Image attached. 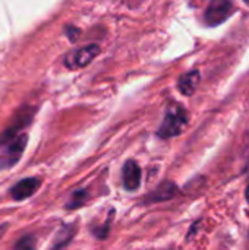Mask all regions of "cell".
I'll return each mask as SVG.
<instances>
[{"instance_id":"cell-1","label":"cell","mask_w":249,"mask_h":250,"mask_svg":"<svg viewBox=\"0 0 249 250\" xmlns=\"http://www.w3.org/2000/svg\"><path fill=\"white\" fill-rule=\"evenodd\" d=\"M186 125H188L186 110L183 107H181L179 104L170 105L163 119V123L158 127V136L163 139L175 138L183 132Z\"/></svg>"},{"instance_id":"cell-2","label":"cell","mask_w":249,"mask_h":250,"mask_svg":"<svg viewBox=\"0 0 249 250\" xmlns=\"http://www.w3.org/2000/svg\"><path fill=\"white\" fill-rule=\"evenodd\" d=\"M100 51L101 50H100V47L97 44H90V45L72 50V51H69L66 54L65 64H66V67H69L72 70L85 67L100 54Z\"/></svg>"},{"instance_id":"cell-3","label":"cell","mask_w":249,"mask_h":250,"mask_svg":"<svg viewBox=\"0 0 249 250\" xmlns=\"http://www.w3.org/2000/svg\"><path fill=\"white\" fill-rule=\"evenodd\" d=\"M6 149L0 157V168L6 170L15 166L19 158L22 157V152L26 146V135H18L16 138L10 139L9 142L4 144Z\"/></svg>"},{"instance_id":"cell-4","label":"cell","mask_w":249,"mask_h":250,"mask_svg":"<svg viewBox=\"0 0 249 250\" xmlns=\"http://www.w3.org/2000/svg\"><path fill=\"white\" fill-rule=\"evenodd\" d=\"M233 3L226 1V0H216L211 1L210 6L207 7L205 13H204V21L210 25V26H216L223 23L232 13H233Z\"/></svg>"},{"instance_id":"cell-5","label":"cell","mask_w":249,"mask_h":250,"mask_svg":"<svg viewBox=\"0 0 249 250\" xmlns=\"http://www.w3.org/2000/svg\"><path fill=\"white\" fill-rule=\"evenodd\" d=\"M41 185V180L37 179V177H29V179H23L21 180L19 183H16L12 190H10V195L15 201H23L29 196H32L38 188Z\"/></svg>"},{"instance_id":"cell-6","label":"cell","mask_w":249,"mask_h":250,"mask_svg":"<svg viewBox=\"0 0 249 250\" xmlns=\"http://www.w3.org/2000/svg\"><path fill=\"white\" fill-rule=\"evenodd\" d=\"M123 185L126 190H136L141 185V168L135 161H126L123 166Z\"/></svg>"},{"instance_id":"cell-7","label":"cell","mask_w":249,"mask_h":250,"mask_svg":"<svg viewBox=\"0 0 249 250\" xmlns=\"http://www.w3.org/2000/svg\"><path fill=\"white\" fill-rule=\"evenodd\" d=\"M201 81V75L198 70H191L185 75L181 76L179 82H178V88L183 95H192L195 92V89L198 88Z\"/></svg>"},{"instance_id":"cell-8","label":"cell","mask_w":249,"mask_h":250,"mask_svg":"<svg viewBox=\"0 0 249 250\" xmlns=\"http://www.w3.org/2000/svg\"><path fill=\"white\" fill-rule=\"evenodd\" d=\"M176 193V186L170 182H164L161 183L151 195L147 196V199L150 202H160V201H167L170 198H173Z\"/></svg>"},{"instance_id":"cell-9","label":"cell","mask_w":249,"mask_h":250,"mask_svg":"<svg viewBox=\"0 0 249 250\" xmlns=\"http://www.w3.org/2000/svg\"><path fill=\"white\" fill-rule=\"evenodd\" d=\"M75 230H76L75 226H63V227L59 230V233H57V236H56V239H54V243H53L51 250L66 249L68 243H69V242L73 239V236H75Z\"/></svg>"},{"instance_id":"cell-10","label":"cell","mask_w":249,"mask_h":250,"mask_svg":"<svg viewBox=\"0 0 249 250\" xmlns=\"http://www.w3.org/2000/svg\"><path fill=\"white\" fill-rule=\"evenodd\" d=\"M87 198H88V192L87 190H78L75 192L72 196H70V201L69 204L66 205L69 209H75V208H79L82 207L85 202H87Z\"/></svg>"},{"instance_id":"cell-11","label":"cell","mask_w":249,"mask_h":250,"mask_svg":"<svg viewBox=\"0 0 249 250\" xmlns=\"http://www.w3.org/2000/svg\"><path fill=\"white\" fill-rule=\"evenodd\" d=\"M13 250H35V239L32 236H25L22 237Z\"/></svg>"},{"instance_id":"cell-12","label":"cell","mask_w":249,"mask_h":250,"mask_svg":"<svg viewBox=\"0 0 249 250\" xmlns=\"http://www.w3.org/2000/svg\"><path fill=\"white\" fill-rule=\"evenodd\" d=\"M245 195H247V201H248V204H249V186L247 188V193H245Z\"/></svg>"}]
</instances>
